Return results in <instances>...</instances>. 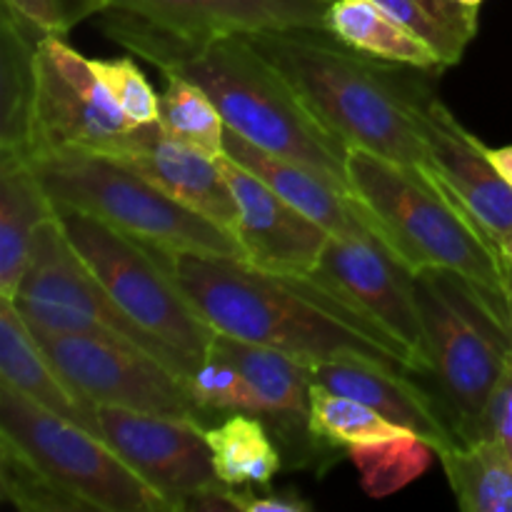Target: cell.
Returning a JSON list of instances; mask_svg holds the SVG:
<instances>
[{"instance_id": "1", "label": "cell", "mask_w": 512, "mask_h": 512, "mask_svg": "<svg viewBox=\"0 0 512 512\" xmlns=\"http://www.w3.org/2000/svg\"><path fill=\"white\" fill-rule=\"evenodd\" d=\"M153 253L215 333L285 350L305 363L363 355L418 378L403 345L308 275L270 273L233 255Z\"/></svg>"}, {"instance_id": "2", "label": "cell", "mask_w": 512, "mask_h": 512, "mask_svg": "<svg viewBox=\"0 0 512 512\" xmlns=\"http://www.w3.org/2000/svg\"><path fill=\"white\" fill-rule=\"evenodd\" d=\"M100 15L108 38L125 50L153 63L163 75L178 73L198 83L215 100L228 130L348 185V145L310 113L250 35L178 33L118 8Z\"/></svg>"}, {"instance_id": "3", "label": "cell", "mask_w": 512, "mask_h": 512, "mask_svg": "<svg viewBox=\"0 0 512 512\" xmlns=\"http://www.w3.org/2000/svg\"><path fill=\"white\" fill-rule=\"evenodd\" d=\"M250 40L348 148H363L430 178V155L410 105L415 75H400L393 63H375L345 48L328 30H275Z\"/></svg>"}, {"instance_id": "4", "label": "cell", "mask_w": 512, "mask_h": 512, "mask_svg": "<svg viewBox=\"0 0 512 512\" xmlns=\"http://www.w3.org/2000/svg\"><path fill=\"white\" fill-rule=\"evenodd\" d=\"M345 168L375 233L405 268L453 270L510 315L503 250L435 180L363 148H348Z\"/></svg>"}, {"instance_id": "5", "label": "cell", "mask_w": 512, "mask_h": 512, "mask_svg": "<svg viewBox=\"0 0 512 512\" xmlns=\"http://www.w3.org/2000/svg\"><path fill=\"white\" fill-rule=\"evenodd\" d=\"M428 345V380L458 443L485 438L490 395L512 360L510 315L478 285L443 268L413 273Z\"/></svg>"}, {"instance_id": "6", "label": "cell", "mask_w": 512, "mask_h": 512, "mask_svg": "<svg viewBox=\"0 0 512 512\" xmlns=\"http://www.w3.org/2000/svg\"><path fill=\"white\" fill-rule=\"evenodd\" d=\"M30 163L53 205L105 220L150 250L243 258V248L230 230L170 198L113 155L53 150Z\"/></svg>"}, {"instance_id": "7", "label": "cell", "mask_w": 512, "mask_h": 512, "mask_svg": "<svg viewBox=\"0 0 512 512\" xmlns=\"http://www.w3.org/2000/svg\"><path fill=\"white\" fill-rule=\"evenodd\" d=\"M55 215L65 238L115 305L145 333L173 350L190 375L213 345L215 330L180 293L153 250L105 220L75 208L55 205Z\"/></svg>"}, {"instance_id": "8", "label": "cell", "mask_w": 512, "mask_h": 512, "mask_svg": "<svg viewBox=\"0 0 512 512\" xmlns=\"http://www.w3.org/2000/svg\"><path fill=\"white\" fill-rule=\"evenodd\" d=\"M0 435L23 448L55 483L93 510L175 512L98 433L0 383Z\"/></svg>"}, {"instance_id": "9", "label": "cell", "mask_w": 512, "mask_h": 512, "mask_svg": "<svg viewBox=\"0 0 512 512\" xmlns=\"http://www.w3.org/2000/svg\"><path fill=\"white\" fill-rule=\"evenodd\" d=\"M10 300L33 333L115 335L148 350L180 378L188 375V368L173 350L135 325L105 293L65 238L58 215L45 220L35 233L28 268Z\"/></svg>"}, {"instance_id": "10", "label": "cell", "mask_w": 512, "mask_h": 512, "mask_svg": "<svg viewBox=\"0 0 512 512\" xmlns=\"http://www.w3.org/2000/svg\"><path fill=\"white\" fill-rule=\"evenodd\" d=\"M60 375L95 405L173 415L208 425L185 378L140 345L100 333H33Z\"/></svg>"}, {"instance_id": "11", "label": "cell", "mask_w": 512, "mask_h": 512, "mask_svg": "<svg viewBox=\"0 0 512 512\" xmlns=\"http://www.w3.org/2000/svg\"><path fill=\"white\" fill-rule=\"evenodd\" d=\"M133 128L115 105L93 60L70 48L65 35H40L28 160L53 150L113 155Z\"/></svg>"}, {"instance_id": "12", "label": "cell", "mask_w": 512, "mask_h": 512, "mask_svg": "<svg viewBox=\"0 0 512 512\" xmlns=\"http://www.w3.org/2000/svg\"><path fill=\"white\" fill-rule=\"evenodd\" d=\"M308 278L403 345L418 365V380L428 375V345L413 270L390 250L368 240L330 235Z\"/></svg>"}, {"instance_id": "13", "label": "cell", "mask_w": 512, "mask_h": 512, "mask_svg": "<svg viewBox=\"0 0 512 512\" xmlns=\"http://www.w3.org/2000/svg\"><path fill=\"white\" fill-rule=\"evenodd\" d=\"M410 105L430 155V178L500 248L512 233V188L490 163L488 145L468 133L420 78H413Z\"/></svg>"}, {"instance_id": "14", "label": "cell", "mask_w": 512, "mask_h": 512, "mask_svg": "<svg viewBox=\"0 0 512 512\" xmlns=\"http://www.w3.org/2000/svg\"><path fill=\"white\" fill-rule=\"evenodd\" d=\"M98 425L105 443L175 512L183 510L190 495L218 483L205 438L208 425L198 420L98 405Z\"/></svg>"}, {"instance_id": "15", "label": "cell", "mask_w": 512, "mask_h": 512, "mask_svg": "<svg viewBox=\"0 0 512 512\" xmlns=\"http://www.w3.org/2000/svg\"><path fill=\"white\" fill-rule=\"evenodd\" d=\"M213 343L243 370L253 388L255 418L265 423L283 453V470L315 468L323 473L338 460L335 445L325 443L310 418V368L298 355L268 345L245 343L215 333Z\"/></svg>"}, {"instance_id": "16", "label": "cell", "mask_w": 512, "mask_h": 512, "mask_svg": "<svg viewBox=\"0 0 512 512\" xmlns=\"http://www.w3.org/2000/svg\"><path fill=\"white\" fill-rule=\"evenodd\" d=\"M230 193L238 205V238L243 258L270 273L308 275L318 265L330 233L285 203L250 170L220 155Z\"/></svg>"}, {"instance_id": "17", "label": "cell", "mask_w": 512, "mask_h": 512, "mask_svg": "<svg viewBox=\"0 0 512 512\" xmlns=\"http://www.w3.org/2000/svg\"><path fill=\"white\" fill-rule=\"evenodd\" d=\"M113 158L138 170L160 190L235 235L238 205L220 158L173 138L160 123L138 125L115 148Z\"/></svg>"}, {"instance_id": "18", "label": "cell", "mask_w": 512, "mask_h": 512, "mask_svg": "<svg viewBox=\"0 0 512 512\" xmlns=\"http://www.w3.org/2000/svg\"><path fill=\"white\" fill-rule=\"evenodd\" d=\"M308 368L310 383L360 400L375 413L388 418L390 423L428 440L435 453H443V450L458 445L438 403L415 375L375 363L363 355L310 360Z\"/></svg>"}, {"instance_id": "19", "label": "cell", "mask_w": 512, "mask_h": 512, "mask_svg": "<svg viewBox=\"0 0 512 512\" xmlns=\"http://www.w3.org/2000/svg\"><path fill=\"white\" fill-rule=\"evenodd\" d=\"M333 0H105L188 35H258L275 30H328Z\"/></svg>"}, {"instance_id": "20", "label": "cell", "mask_w": 512, "mask_h": 512, "mask_svg": "<svg viewBox=\"0 0 512 512\" xmlns=\"http://www.w3.org/2000/svg\"><path fill=\"white\" fill-rule=\"evenodd\" d=\"M225 155L238 165H243L245 170H250L255 178H260L268 188H273L285 203L308 215L313 223L328 230L330 235L368 240V243L385 248L370 218L365 215L363 205L358 203L353 190L340 183V180L330 178V175L320 173L315 168H308L303 163L268 153V150L258 148L250 140L240 138L233 130L225 133Z\"/></svg>"}, {"instance_id": "21", "label": "cell", "mask_w": 512, "mask_h": 512, "mask_svg": "<svg viewBox=\"0 0 512 512\" xmlns=\"http://www.w3.org/2000/svg\"><path fill=\"white\" fill-rule=\"evenodd\" d=\"M0 383L65 420L100 435L98 405L80 395L40 350L13 300L0 298ZM103 438V435H100Z\"/></svg>"}, {"instance_id": "22", "label": "cell", "mask_w": 512, "mask_h": 512, "mask_svg": "<svg viewBox=\"0 0 512 512\" xmlns=\"http://www.w3.org/2000/svg\"><path fill=\"white\" fill-rule=\"evenodd\" d=\"M55 215L33 163L0 155V298H13L30 260L35 233Z\"/></svg>"}, {"instance_id": "23", "label": "cell", "mask_w": 512, "mask_h": 512, "mask_svg": "<svg viewBox=\"0 0 512 512\" xmlns=\"http://www.w3.org/2000/svg\"><path fill=\"white\" fill-rule=\"evenodd\" d=\"M38 30L3 5L0 15V155H30Z\"/></svg>"}, {"instance_id": "24", "label": "cell", "mask_w": 512, "mask_h": 512, "mask_svg": "<svg viewBox=\"0 0 512 512\" xmlns=\"http://www.w3.org/2000/svg\"><path fill=\"white\" fill-rule=\"evenodd\" d=\"M328 33L345 48L373 60L418 70H445L438 55L390 18L375 0H333Z\"/></svg>"}, {"instance_id": "25", "label": "cell", "mask_w": 512, "mask_h": 512, "mask_svg": "<svg viewBox=\"0 0 512 512\" xmlns=\"http://www.w3.org/2000/svg\"><path fill=\"white\" fill-rule=\"evenodd\" d=\"M455 503L465 512H512V458L493 438L438 453Z\"/></svg>"}, {"instance_id": "26", "label": "cell", "mask_w": 512, "mask_h": 512, "mask_svg": "<svg viewBox=\"0 0 512 512\" xmlns=\"http://www.w3.org/2000/svg\"><path fill=\"white\" fill-rule=\"evenodd\" d=\"M215 475L223 483L268 485L283 470V453L260 418L250 413L225 415L223 423L205 430Z\"/></svg>"}, {"instance_id": "27", "label": "cell", "mask_w": 512, "mask_h": 512, "mask_svg": "<svg viewBox=\"0 0 512 512\" xmlns=\"http://www.w3.org/2000/svg\"><path fill=\"white\" fill-rule=\"evenodd\" d=\"M408 33L423 40L445 68L458 65L478 33V10L463 0H375Z\"/></svg>"}, {"instance_id": "28", "label": "cell", "mask_w": 512, "mask_h": 512, "mask_svg": "<svg viewBox=\"0 0 512 512\" xmlns=\"http://www.w3.org/2000/svg\"><path fill=\"white\" fill-rule=\"evenodd\" d=\"M370 498H390L408 488L433 463L435 448L415 433H400L375 443L350 445L345 450Z\"/></svg>"}, {"instance_id": "29", "label": "cell", "mask_w": 512, "mask_h": 512, "mask_svg": "<svg viewBox=\"0 0 512 512\" xmlns=\"http://www.w3.org/2000/svg\"><path fill=\"white\" fill-rule=\"evenodd\" d=\"M158 123L173 138L220 158L225 155V125L215 100L193 80L165 73V90L158 100Z\"/></svg>"}, {"instance_id": "30", "label": "cell", "mask_w": 512, "mask_h": 512, "mask_svg": "<svg viewBox=\"0 0 512 512\" xmlns=\"http://www.w3.org/2000/svg\"><path fill=\"white\" fill-rule=\"evenodd\" d=\"M0 493L25 512H88L85 500L55 483L23 448L0 435Z\"/></svg>"}, {"instance_id": "31", "label": "cell", "mask_w": 512, "mask_h": 512, "mask_svg": "<svg viewBox=\"0 0 512 512\" xmlns=\"http://www.w3.org/2000/svg\"><path fill=\"white\" fill-rule=\"evenodd\" d=\"M310 418H313V430L340 450H348L350 445L375 443V440L393 438V435L410 433L400 425L390 423L373 408L363 405L360 400L348 398V395L333 393L323 385L310 388Z\"/></svg>"}, {"instance_id": "32", "label": "cell", "mask_w": 512, "mask_h": 512, "mask_svg": "<svg viewBox=\"0 0 512 512\" xmlns=\"http://www.w3.org/2000/svg\"><path fill=\"white\" fill-rule=\"evenodd\" d=\"M185 385H188L190 398L208 420L213 415L255 413V398L248 378L215 343L210 345L205 358L190 370Z\"/></svg>"}, {"instance_id": "33", "label": "cell", "mask_w": 512, "mask_h": 512, "mask_svg": "<svg viewBox=\"0 0 512 512\" xmlns=\"http://www.w3.org/2000/svg\"><path fill=\"white\" fill-rule=\"evenodd\" d=\"M95 70L103 78L105 88L113 95L115 105L120 113L128 118L130 125H148L158 123V100L153 85L148 83L138 65L130 58H113V60H93Z\"/></svg>"}, {"instance_id": "34", "label": "cell", "mask_w": 512, "mask_h": 512, "mask_svg": "<svg viewBox=\"0 0 512 512\" xmlns=\"http://www.w3.org/2000/svg\"><path fill=\"white\" fill-rule=\"evenodd\" d=\"M3 5L43 35H65L80 20L108 10L105 0H3Z\"/></svg>"}, {"instance_id": "35", "label": "cell", "mask_w": 512, "mask_h": 512, "mask_svg": "<svg viewBox=\"0 0 512 512\" xmlns=\"http://www.w3.org/2000/svg\"><path fill=\"white\" fill-rule=\"evenodd\" d=\"M245 512V490H238L235 485L210 483L203 490L190 495L183 503L180 512Z\"/></svg>"}, {"instance_id": "36", "label": "cell", "mask_w": 512, "mask_h": 512, "mask_svg": "<svg viewBox=\"0 0 512 512\" xmlns=\"http://www.w3.org/2000/svg\"><path fill=\"white\" fill-rule=\"evenodd\" d=\"M313 505L293 490H265L263 495L245 493V512H310Z\"/></svg>"}, {"instance_id": "37", "label": "cell", "mask_w": 512, "mask_h": 512, "mask_svg": "<svg viewBox=\"0 0 512 512\" xmlns=\"http://www.w3.org/2000/svg\"><path fill=\"white\" fill-rule=\"evenodd\" d=\"M490 163L495 165L500 175L505 178V183L512 188V145H503V148H488Z\"/></svg>"}, {"instance_id": "38", "label": "cell", "mask_w": 512, "mask_h": 512, "mask_svg": "<svg viewBox=\"0 0 512 512\" xmlns=\"http://www.w3.org/2000/svg\"><path fill=\"white\" fill-rule=\"evenodd\" d=\"M500 250H503L505 260H508V263H512V233L505 235L503 243H500Z\"/></svg>"}, {"instance_id": "39", "label": "cell", "mask_w": 512, "mask_h": 512, "mask_svg": "<svg viewBox=\"0 0 512 512\" xmlns=\"http://www.w3.org/2000/svg\"><path fill=\"white\" fill-rule=\"evenodd\" d=\"M508 310H510V328H512V263H508Z\"/></svg>"}, {"instance_id": "40", "label": "cell", "mask_w": 512, "mask_h": 512, "mask_svg": "<svg viewBox=\"0 0 512 512\" xmlns=\"http://www.w3.org/2000/svg\"><path fill=\"white\" fill-rule=\"evenodd\" d=\"M463 3L473 5V8H480V5H483V3H485V0H463Z\"/></svg>"}]
</instances>
